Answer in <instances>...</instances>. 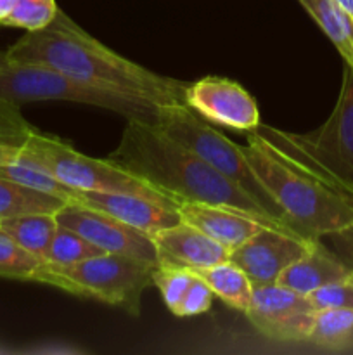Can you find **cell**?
<instances>
[{"mask_svg":"<svg viewBox=\"0 0 353 355\" xmlns=\"http://www.w3.org/2000/svg\"><path fill=\"white\" fill-rule=\"evenodd\" d=\"M6 54L12 61L48 66L85 85L137 97L158 106L185 104L183 96L189 83L158 75L116 54L61 9L47 26L26 31Z\"/></svg>","mask_w":353,"mask_h":355,"instance_id":"obj_1","label":"cell"},{"mask_svg":"<svg viewBox=\"0 0 353 355\" xmlns=\"http://www.w3.org/2000/svg\"><path fill=\"white\" fill-rule=\"evenodd\" d=\"M107 159L179 203L190 201L235 208L263 218L273 227L287 231L237 184L215 170L199 155L168 137L154 123L127 120L120 144Z\"/></svg>","mask_w":353,"mask_h":355,"instance_id":"obj_2","label":"cell"},{"mask_svg":"<svg viewBox=\"0 0 353 355\" xmlns=\"http://www.w3.org/2000/svg\"><path fill=\"white\" fill-rule=\"evenodd\" d=\"M242 149L260 182L296 234L322 239L353 227V211L324 184L293 165L258 132H248V142Z\"/></svg>","mask_w":353,"mask_h":355,"instance_id":"obj_3","label":"cell"},{"mask_svg":"<svg viewBox=\"0 0 353 355\" xmlns=\"http://www.w3.org/2000/svg\"><path fill=\"white\" fill-rule=\"evenodd\" d=\"M156 266L114 253H100L80 262L40 263L31 281L82 298L102 302L137 318L142 295L152 284Z\"/></svg>","mask_w":353,"mask_h":355,"instance_id":"obj_4","label":"cell"},{"mask_svg":"<svg viewBox=\"0 0 353 355\" xmlns=\"http://www.w3.org/2000/svg\"><path fill=\"white\" fill-rule=\"evenodd\" d=\"M0 101L12 106L35 101H68L114 111L127 120L156 123L158 106L125 94L109 92L73 80L55 69L33 62H19L0 52Z\"/></svg>","mask_w":353,"mask_h":355,"instance_id":"obj_5","label":"cell"},{"mask_svg":"<svg viewBox=\"0 0 353 355\" xmlns=\"http://www.w3.org/2000/svg\"><path fill=\"white\" fill-rule=\"evenodd\" d=\"M260 135L293 162L327 173L353 187V68L345 64L338 101L327 120L308 134L260 123Z\"/></svg>","mask_w":353,"mask_h":355,"instance_id":"obj_6","label":"cell"},{"mask_svg":"<svg viewBox=\"0 0 353 355\" xmlns=\"http://www.w3.org/2000/svg\"><path fill=\"white\" fill-rule=\"evenodd\" d=\"M156 127L165 132L173 141L180 142L189 148L206 163H210L215 170L224 173L227 179L237 184L251 200H255L277 224L282 225L287 231L294 232L286 222V217L280 211L279 205L273 201L269 191L263 187L255 170L249 165L242 146H237L230 139L211 127L206 120L194 113L185 104H172L163 106L159 110ZM296 234V232H294ZM300 236V234H298Z\"/></svg>","mask_w":353,"mask_h":355,"instance_id":"obj_7","label":"cell"},{"mask_svg":"<svg viewBox=\"0 0 353 355\" xmlns=\"http://www.w3.org/2000/svg\"><path fill=\"white\" fill-rule=\"evenodd\" d=\"M21 153L47 168L62 184L76 191H114L151 198L158 203L179 210V201L166 196L154 186L134 173L114 165L109 159H99L76 151L71 144L52 135H45L28 127L21 142Z\"/></svg>","mask_w":353,"mask_h":355,"instance_id":"obj_8","label":"cell"},{"mask_svg":"<svg viewBox=\"0 0 353 355\" xmlns=\"http://www.w3.org/2000/svg\"><path fill=\"white\" fill-rule=\"evenodd\" d=\"M315 309L307 295L279 283L253 286L244 315L260 335L277 342H307Z\"/></svg>","mask_w":353,"mask_h":355,"instance_id":"obj_9","label":"cell"},{"mask_svg":"<svg viewBox=\"0 0 353 355\" xmlns=\"http://www.w3.org/2000/svg\"><path fill=\"white\" fill-rule=\"evenodd\" d=\"M61 225L73 229L104 253L158 266V250L151 234L128 225L111 215L78 203H68L55 214Z\"/></svg>","mask_w":353,"mask_h":355,"instance_id":"obj_10","label":"cell"},{"mask_svg":"<svg viewBox=\"0 0 353 355\" xmlns=\"http://www.w3.org/2000/svg\"><path fill=\"white\" fill-rule=\"evenodd\" d=\"M315 239L301 238L282 229L265 227L228 253V260L241 267L253 286L277 283L284 269L311 248Z\"/></svg>","mask_w":353,"mask_h":355,"instance_id":"obj_11","label":"cell"},{"mask_svg":"<svg viewBox=\"0 0 353 355\" xmlns=\"http://www.w3.org/2000/svg\"><path fill=\"white\" fill-rule=\"evenodd\" d=\"M183 101L201 118L221 127L253 132L262 123L251 94L228 78L204 76L189 83Z\"/></svg>","mask_w":353,"mask_h":355,"instance_id":"obj_12","label":"cell"},{"mask_svg":"<svg viewBox=\"0 0 353 355\" xmlns=\"http://www.w3.org/2000/svg\"><path fill=\"white\" fill-rule=\"evenodd\" d=\"M73 203L102 211L151 236L180 222L176 208L138 194L114 191H76Z\"/></svg>","mask_w":353,"mask_h":355,"instance_id":"obj_13","label":"cell"},{"mask_svg":"<svg viewBox=\"0 0 353 355\" xmlns=\"http://www.w3.org/2000/svg\"><path fill=\"white\" fill-rule=\"evenodd\" d=\"M158 263L185 267V269H204L228 260V250L201 232L194 225L180 220L152 234Z\"/></svg>","mask_w":353,"mask_h":355,"instance_id":"obj_14","label":"cell"},{"mask_svg":"<svg viewBox=\"0 0 353 355\" xmlns=\"http://www.w3.org/2000/svg\"><path fill=\"white\" fill-rule=\"evenodd\" d=\"M179 215L180 220L199 229L201 232L225 246L228 252L242 245L262 227L270 225L263 218L235 208L190 201L179 205Z\"/></svg>","mask_w":353,"mask_h":355,"instance_id":"obj_15","label":"cell"},{"mask_svg":"<svg viewBox=\"0 0 353 355\" xmlns=\"http://www.w3.org/2000/svg\"><path fill=\"white\" fill-rule=\"evenodd\" d=\"M353 277V267L332 255L327 248L315 239L311 248L301 259L291 263L280 274L277 283L301 295H308L325 284Z\"/></svg>","mask_w":353,"mask_h":355,"instance_id":"obj_16","label":"cell"},{"mask_svg":"<svg viewBox=\"0 0 353 355\" xmlns=\"http://www.w3.org/2000/svg\"><path fill=\"white\" fill-rule=\"evenodd\" d=\"M353 68V16L338 0H298Z\"/></svg>","mask_w":353,"mask_h":355,"instance_id":"obj_17","label":"cell"},{"mask_svg":"<svg viewBox=\"0 0 353 355\" xmlns=\"http://www.w3.org/2000/svg\"><path fill=\"white\" fill-rule=\"evenodd\" d=\"M57 227L55 214H26L0 220V229L42 263Z\"/></svg>","mask_w":353,"mask_h":355,"instance_id":"obj_18","label":"cell"},{"mask_svg":"<svg viewBox=\"0 0 353 355\" xmlns=\"http://www.w3.org/2000/svg\"><path fill=\"white\" fill-rule=\"evenodd\" d=\"M197 276L206 281L215 297L220 298L228 307L241 311L244 314L249 307L253 295V284L241 267L230 260L194 270Z\"/></svg>","mask_w":353,"mask_h":355,"instance_id":"obj_19","label":"cell"},{"mask_svg":"<svg viewBox=\"0 0 353 355\" xmlns=\"http://www.w3.org/2000/svg\"><path fill=\"white\" fill-rule=\"evenodd\" d=\"M69 201L0 177V220L26 214H57Z\"/></svg>","mask_w":353,"mask_h":355,"instance_id":"obj_20","label":"cell"},{"mask_svg":"<svg viewBox=\"0 0 353 355\" xmlns=\"http://www.w3.org/2000/svg\"><path fill=\"white\" fill-rule=\"evenodd\" d=\"M307 343L332 352L353 347V309L315 311Z\"/></svg>","mask_w":353,"mask_h":355,"instance_id":"obj_21","label":"cell"},{"mask_svg":"<svg viewBox=\"0 0 353 355\" xmlns=\"http://www.w3.org/2000/svg\"><path fill=\"white\" fill-rule=\"evenodd\" d=\"M0 177L14 180V182L30 187V189L40 191V193L59 196L62 200L69 201V203L75 201L76 189H71L66 184H62L47 168H44L38 163L31 162L23 153H19V156L16 159H12V162L0 165Z\"/></svg>","mask_w":353,"mask_h":355,"instance_id":"obj_22","label":"cell"},{"mask_svg":"<svg viewBox=\"0 0 353 355\" xmlns=\"http://www.w3.org/2000/svg\"><path fill=\"white\" fill-rule=\"evenodd\" d=\"M100 253H104L102 250L92 245L89 239H85L73 229L59 224L57 231H55L54 238L51 241V246L47 250V255H45V262L68 266V263L80 262V260L100 255Z\"/></svg>","mask_w":353,"mask_h":355,"instance_id":"obj_23","label":"cell"},{"mask_svg":"<svg viewBox=\"0 0 353 355\" xmlns=\"http://www.w3.org/2000/svg\"><path fill=\"white\" fill-rule=\"evenodd\" d=\"M194 277H196V272L192 269L165 266V263L156 266L154 272H152V286L158 288L163 302L173 315H175L182 298L185 297L189 286L192 284Z\"/></svg>","mask_w":353,"mask_h":355,"instance_id":"obj_24","label":"cell"},{"mask_svg":"<svg viewBox=\"0 0 353 355\" xmlns=\"http://www.w3.org/2000/svg\"><path fill=\"white\" fill-rule=\"evenodd\" d=\"M40 263L37 257L26 252L0 229V277L31 281Z\"/></svg>","mask_w":353,"mask_h":355,"instance_id":"obj_25","label":"cell"},{"mask_svg":"<svg viewBox=\"0 0 353 355\" xmlns=\"http://www.w3.org/2000/svg\"><path fill=\"white\" fill-rule=\"evenodd\" d=\"M57 10L55 0H17L14 10L2 24L26 31L42 30L54 19Z\"/></svg>","mask_w":353,"mask_h":355,"instance_id":"obj_26","label":"cell"},{"mask_svg":"<svg viewBox=\"0 0 353 355\" xmlns=\"http://www.w3.org/2000/svg\"><path fill=\"white\" fill-rule=\"evenodd\" d=\"M315 311L324 309H353V277L325 284L307 295Z\"/></svg>","mask_w":353,"mask_h":355,"instance_id":"obj_27","label":"cell"},{"mask_svg":"<svg viewBox=\"0 0 353 355\" xmlns=\"http://www.w3.org/2000/svg\"><path fill=\"white\" fill-rule=\"evenodd\" d=\"M213 298L215 295L211 291V288L206 284V281L196 274L192 284L187 290L185 297L180 302L175 315L176 318H194V315L204 314V312H208L211 309Z\"/></svg>","mask_w":353,"mask_h":355,"instance_id":"obj_28","label":"cell"},{"mask_svg":"<svg viewBox=\"0 0 353 355\" xmlns=\"http://www.w3.org/2000/svg\"><path fill=\"white\" fill-rule=\"evenodd\" d=\"M289 159V158H287ZM293 165H296L298 168L303 170L305 173H308V175H311L314 179H317L318 182L324 184L327 189H331L332 193L336 194V196L339 198V200L343 201V203L346 205V207L350 208V210L353 211V187L352 186H346V184L339 182V180L332 179V177H329L327 173L320 172V170L317 168H311V166H307V165H301V163H296L293 162V159H289ZM338 238H341L343 241L346 243V248H348L350 252V262H353V227L348 229L346 232H343V234H338Z\"/></svg>","mask_w":353,"mask_h":355,"instance_id":"obj_29","label":"cell"},{"mask_svg":"<svg viewBox=\"0 0 353 355\" xmlns=\"http://www.w3.org/2000/svg\"><path fill=\"white\" fill-rule=\"evenodd\" d=\"M16 111L0 101V165L16 159L21 153V142L14 139Z\"/></svg>","mask_w":353,"mask_h":355,"instance_id":"obj_30","label":"cell"},{"mask_svg":"<svg viewBox=\"0 0 353 355\" xmlns=\"http://www.w3.org/2000/svg\"><path fill=\"white\" fill-rule=\"evenodd\" d=\"M16 3L17 0H0V24L9 17V14L14 10Z\"/></svg>","mask_w":353,"mask_h":355,"instance_id":"obj_31","label":"cell"},{"mask_svg":"<svg viewBox=\"0 0 353 355\" xmlns=\"http://www.w3.org/2000/svg\"><path fill=\"white\" fill-rule=\"evenodd\" d=\"M338 2L353 16V0H338Z\"/></svg>","mask_w":353,"mask_h":355,"instance_id":"obj_32","label":"cell"},{"mask_svg":"<svg viewBox=\"0 0 353 355\" xmlns=\"http://www.w3.org/2000/svg\"><path fill=\"white\" fill-rule=\"evenodd\" d=\"M350 266H352V267H353V262H352V263H350Z\"/></svg>","mask_w":353,"mask_h":355,"instance_id":"obj_33","label":"cell"}]
</instances>
